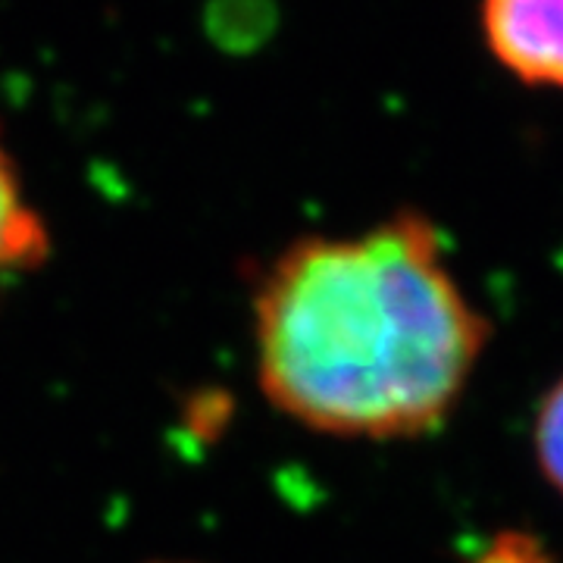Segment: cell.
<instances>
[{
  "mask_svg": "<svg viewBox=\"0 0 563 563\" xmlns=\"http://www.w3.org/2000/svg\"><path fill=\"white\" fill-rule=\"evenodd\" d=\"M485 342L488 322L448 269L442 235L410 210L361 235L291 244L257 295L263 391L329 435L435 429Z\"/></svg>",
  "mask_w": 563,
  "mask_h": 563,
  "instance_id": "6da1fadb",
  "label": "cell"
},
{
  "mask_svg": "<svg viewBox=\"0 0 563 563\" xmlns=\"http://www.w3.org/2000/svg\"><path fill=\"white\" fill-rule=\"evenodd\" d=\"M536 457L544 479L563 495V379L539 404L536 417Z\"/></svg>",
  "mask_w": 563,
  "mask_h": 563,
  "instance_id": "277c9868",
  "label": "cell"
},
{
  "mask_svg": "<svg viewBox=\"0 0 563 563\" xmlns=\"http://www.w3.org/2000/svg\"><path fill=\"white\" fill-rule=\"evenodd\" d=\"M47 251V225L25 198L16 163L0 141V282L38 266Z\"/></svg>",
  "mask_w": 563,
  "mask_h": 563,
  "instance_id": "3957f363",
  "label": "cell"
},
{
  "mask_svg": "<svg viewBox=\"0 0 563 563\" xmlns=\"http://www.w3.org/2000/svg\"><path fill=\"white\" fill-rule=\"evenodd\" d=\"M483 38L517 81L563 91V0H483Z\"/></svg>",
  "mask_w": 563,
  "mask_h": 563,
  "instance_id": "7a4b0ae2",
  "label": "cell"
}]
</instances>
